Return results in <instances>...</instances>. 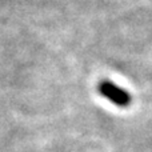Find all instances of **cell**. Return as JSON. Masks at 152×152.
Returning a JSON list of instances; mask_svg holds the SVG:
<instances>
[{"mask_svg":"<svg viewBox=\"0 0 152 152\" xmlns=\"http://www.w3.org/2000/svg\"><path fill=\"white\" fill-rule=\"evenodd\" d=\"M97 92L104 99L111 102L119 108H127L132 103V97L128 91L120 88L111 80H102L97 84Z\"/></svg>","mask_w":152,"mask_h":152,"instance_id":"1","label":"cell"}]
</instances>
